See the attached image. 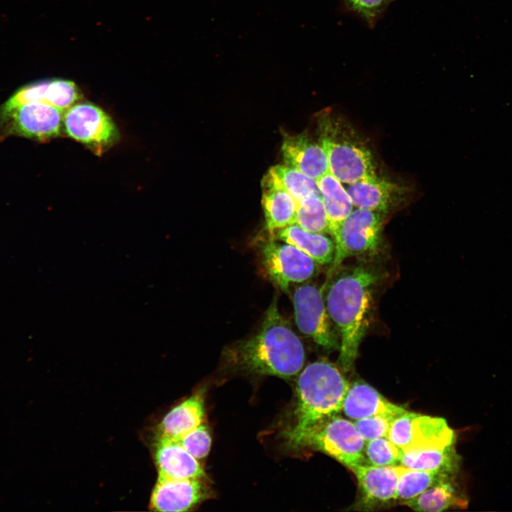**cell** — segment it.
I'll use <instances>...</instances> for the list:
<instances>
[{
  "instance_id": "obj_7",
  "label": "cell",
  "mask_w": 512,
  "mask_h": 512,
  "mask_svg": "<svg viewBox=\"0 0 512 512\" xmlns=\"http://www.w3.org/2000/svg\"><path fill=\"white\" fill-rule=\"evenodd\" d=\"M261 264L269 280L283 292L302 284L318 272L319 264L294 246L269 238L260 244Z\"/></svg>"
},
{
  "instance_id": "obj_29",
  "label": "cell",
  "mask_w": 512,
  "mask_h": 512,
  "mask_svg": "<svg viewBox=\"0 0 512 512\" xmlns=\"http://www.w3.org/2000/svg\"><path fill=\"white\" fill-rule=\"evenodd\" d=\"M197 459L206 457L211 445V437L206 425L201 424L177 440Z\"/></svg>"
},
{
  "instance_id": "obj_24",
  "label": "cell",
  "mask_w": 512,
  "mask_h": 512,
  "mask_svg": "<svg viewBox=\"0 0 512 512\" xmlns=\"http://www.w3.org/2000/svg\"><path fill=\"white\" fill-rule=\"evenodd\" d=\"M262 182V186L286 191L297 203L311 196H321L315 179L286 164L272 166Z\"/></svg>"
},
{
  "instance_id": "obj_31",
  "label": "cell",
  "mask_w": 512,
  "mask_h": 512,
  "mask_svg": "<svg viewBox=\"0 0 512 512\" xmlns=\"http://www.w3.org/2000/svg\"><path fill=\"white\" fill-rule=\"evenodd\" d=\"M393 0H344L346 6L373 25Z\"/></svg>"
},
{
  "instance_id": "obj_11",
  "label": "cell",
  "mask_w": 512,
  "mask_h": 512,
  "mask_svg": "<svg viewBox=\"0 0 512 512\" xmlns=\"http://www.w3.org/2000/svg\"><path fill=\"white\" fill-rule=\"evenodd\" d=\"M64 113L46 103L34 102L0 110V125L5 135L45 142L61 134Z\"/></svg>"
},
{
  "instance_id": "obj_26",
  "label": "cell",
  "mask_w": 512,
  "mask_h": 512,
  "mask_svg": "<svg viewBox=\"0 0 512 512\" xmlns=\"http://www.w3.org/2000/svg\"><path fill=\"white\" fill-rule=\"evenodd\" d=\"M295 224L314 233H329V223L321 196H311L297 203Z\"/></svg>"
},
{
  "instance_id": "obj_19",
  "label": "cell",
  "mask_w": 512,
  "mask_h": 512,
  "mask_svg": "<svg viewBox=\"0 0 512 512\" xmlns=\"http://www.w3.org/2000/svg\"><path fill=\"white\" fill-rule=\"evenodd\" d=\"M205 407L203 393L198 391L172 408L161 420L159 433L178 440L203 424Z\"/></svg>"
},
{
  "instance_id": "obj_25",
  "label": "cell",
  "mask_w": 512,
  "mask_h": 512,
  "mask_svg": "<svg viewBox=\"0 0 512 512\" xmlns=\"http://www.w3.org/2000/svg\"><path fill=\"white\" fill-rule=\"evenodd\" d=\"M454 476L437 471L407 468L400 476L398 483L396 501L403 504L435 484L454 477Z\"/></svg>"
},
{
  "instance_id": "obj_30",
  "label": "cell",
  "mask_w": 512,
  "mask_h": 512,
  "mask_svg": "<svg viewBox=\"0 0 512 512\" xmlns=\"http://www.w3.org/2000/svg\"><path fill=\"white\" fill-rule=\"evenodd\" d=\"M393 420L381 416H371L355 420L356 429L366 442L388 437Z\"/></svg>"
},
{
  "instance_id": "obj_5",
  "label": "cell",
  "mask_w": 512,
  "mask_h": 512,
  "mask_svg": "<svg viewBox=\"0 0 512 512\" xmlns=\"http://www.w3.org/2000/svg\"><path fill=\"white\" fill-rule=\"evenodd\" d=\"M385 215L355 208L332 235L335 255L330 273L350 257L376 255L383 245Z\"/></svg>"
},
{
  "instance_id": "obj_8",
  "label": "cell",
  "mask_w": 512,
  "mask_h": 512,
  "mask_svg": "<svg viewBox=\"0 0 512 512\" xmlns=\"http://www.w3.org/2000/svg\"><path fill=\"white\" fill-rule=\"evenodd\" d=\"M292 298L299 331L326 350L339 349V336L329 316L323 289L304 282L295 288Z\"/></svg>"
},
{
  "instance_id": "obj_9",
  "label": "cell",
  "mask_w": 512,
  "mask_h": 512,
  "mask_svg": "<svg viewBox=\"0 0 512 512\" xmlns=\"http://www.w3.org/2000/svg\"><path fill=\"white\" fill-rule=\"evenodd\" d=\"M63 129L69 137L100 155L114 145L119 133L111 117L90 102L75 104L63 114Z\"/></svg>"
},
{
  "instance_id": "obj_14",
  "label": "cell",
  "mask_w": 512,
  "mask_h": 512,
  "mask_svg": "<svg viewBox=\"0 0 512 512\" xmlns=\"http://www.w3.org/2000/svg\"><path fill=\"white\" fill-rule=\"evenodd\" d=\"M346 190L354 208L385 215L402 204L408 194L407 187L377 175L348 184Z\"/></svg>"
},
{
  "instance_id": "obj_13",
  "label": "cell",
  "mask_w": 512,
  "mask_h": 512,
  "mask_svg": "<svg viewBox=\"0 0 512 512\" xmlns=\"http://www.w3.org/2000/svg\"><path fill=\"white\" fill-rule=\"evenodd\" d=\"M406 469L402 465L376 466L361 464L352 468L351 470L357 479L361 491V506L370 509L396 501L398 483Z\"/></svg>"
},
{
  "instance_id": "obj_2",
  "label": "cell",
  "mask_w": 512,
  "mask_h": 512,
  "mask_svg": "<svg viewBox=\"0 0 512 512\" xmlns=\"http://www.w3.org/2000/svg\"><path fill=\"white\" fill-rule=\"evenodd\" d=\"M222 356L224 364L234 370L282 378L298 375L305 362L303 343L280 314L276 298L258 331L228 345Z\"/></svg>"
},
{
  "instance_id": "obj_27",
  "label": "cell",
  "mask_w": 512,
  "mask_h": 512,
  "mask_svg": "<svg viewBox=\"0 0 512 512\" xmlns=\"http://www.w3.org/2000/svg\"><path fill=\"white\" fill-rule=\"evenodd\" d=\"M365 464L376 466L400 465L401 449L388 437H380L366 442Z\"/></svg>"
},
{
  "instance_id": "obj_12",
  "label": "cell",
  "mask_w": 512,
  "mask_h": 512,
  "mask_svg": "<svg viewBox=\"0 0 512 512\" xmlns=\"http://www.w3.org/2000/svg\"><path fill=\"white\" fill-rule=\"evenodd\" d=\"M210 496L203 479H175L158 476L150 497L154 511H187Z\"/></svg>"
},
{
  "instance_id": "obj_21",
  "label": "cell",
  "mask_w": 512,
  "mask_h": 512,
  "mask_svg": "<svg viewBox=\"0 0 512 512\" xmlns=\"http://www.w3.org/2000/svg\"><path fill=\"white\" fill-rule=\"evenodd\" d=\"M325 207L329 234L336 231L354 208L351 198L342 183L330 172L316 180Z\"/></svg>"
},
{
  "instance_id": "obj_16",
  "label": "cell",
  "mask_w": 512,
  "mask_h": 512,
  "mask_svg": "<svg viewBox=\"0 0 512 512\" xmlns=\"http://www.w3.org/2000/svg\"><path fill=\"white\" fill-rule=\"evenodd\" d=\"M342 411L353 420L381 416L393 420L407 410L388 401L372 386L356 381L349 385Z\"/></svg>"
},
{
  "instance_id": "obj_18",
  "label": "cell",
  "mask_w": 512,
  "mask_h": 512,
  "mask_svg": "<svg viewBox=\"0 0 512 512\" xmlns=\"http://www.w3.org/2000/svg\"><path fill=\"white\" fill-rule=\"evenodd\" d=\"M270 238L294 246L319 265H331L334 261L335 242L326 233L307 231L293 224L274 231Z\"/></svg>"
},
{
  "instance_id": "obj_15",
  "label": "cell",
  "mask_w": 512,
  "mask_h": 512,
  "mask_svg": "<svg viewBox=\"0 0 512 512\" xmlns=\"http://www.w3.org/2000/svg\"><path fill=\"white\" fill-rule=\"evenodd\" d=\"M153 449L158 476L175 479L206 478L198 459L177 440L158 432Z\"/></svg>"
},
{
  "instance_id": "obj_10",
  "label": "cell",
  "mask_w": 512,
  "mask_h": 512,
  "mask_svg": "<svg viewBox=\"0 0 512 512\" xmlns=\"http://www.w3.org/2000/svg\"><path fill=\"white\" fill-rule=\"evenodd\" d=\"M388 439L401 451L439 447L455 443L446 420L406 411L390 424Z\"/></svg>"
},
{
  "instance_id": "obj_28",
  "label": "cell",
  "mask_w": 512,
  "mask_h": 512,
  "mask_svg": "<svg viewBox=\"0 0 512 512\" xmlns=\"http://www.w3.org/2000/svg\"><path fill=\"white\" fill-rule=\"evenodd\" d=\"M80 99V91L73 81L50 79L45 103L65 113Z\"/></svg>"
},
{
  "instance_id": "obj_17",
  "label": "cell",
  "mask_w": 512,
  "mask_h": 512,
  "mask_svg": "<svg viewBox=\"0 0 512 512\" xmlns=\"http://www.w3.org/2000/svg\"><path fill=\"white\" fill-rule=\"evenodd\" d=\"M281 150L286 165L316 181L329 172L324 148L320 143L312 141L306 135L285 136Z\"/></svg>"
},
{
  "instance_id": "obj_20",
  "label": "cell",
  "mask_w": 512,
  "mask_h": 512,
  "mask_svg": "<svg viewBox=\"0 0 512 512\" xmlns=\"http://www.w3.org/2000/svg\"><path fill=\"white\" fill-rule=\"evenodd\" d=\"M460 457L454 444L439 447L401 451L400 465L407 469L437 471L454 475L459 468Z\"/></svg>"
},
{
  "instance_id": "obj_23",
  "label": "cell",
  "mask_w": 512,
  "mask_h": 512,
  "mask_svg": "<svg viewBox=\"0 0 512 512\" xmlns=\"http://www.w3.org/2000/svg\"><path fill=\"white\" fill-rule=\"evenodd\" d=\"M454 478L441 481L403 505L415 511L439 512L450 507H466V498L459 492Z\"/></svg>"
},
{
  "instance_id": "obj_6",
  "label": "cell",
  "mask_w": 512,
  "mask_h": 512,
  "mask_svg": "<svg viewBox=\"0 0 512 512\" xmlns=\"http://www.w3.org/2000/svg\"><path fill=\"white\" fill-rule=\"evenodd\" d=\"M365 444L353 422L334 415L308 434L299 448L321 451L351 469L365 464Z\"/></svg>"
},
{
  "instance_id": "obj_1",
  "label": "cell",
  "mask_w": 512,
  "mask_h": 512,
  "mask_svg": "<svg viewBox=\"0 0 512 512\" xmlns=\"http://www.w3.org/2000/svg\"><path fill=\"white\" fill-rule=\"evenodd\" d=\"M382 272L370 265H356L339 270L329 281L324 302L340 340L338 363L344 371L352 370L360 345L370 324L375 290Z\"/></svg>"
},
{
  "instance_id": "obj_4",
  "label": "cell",
  "mask_w": 512,
  "mask_h": 512,
  "mask_svg": "<svg viewBox=\"0 0 512 512\" xmlns=\"http://www.w3.org/2000/svg\"><path fill=\"white\" fill-rule=\"evenodd\" d=\"M318 127L329 172L341 183L350 184L377 175L370 149L347 121L324 112Z\"/></svg>"
},
{
  "instance_id": "obj_22",
  "label": "cell",
  "mask_w": 512,
  "mask_h": 512,
  "mask_svg": "<svg viewBox=\"0 0 512 512\" xmlns=\"http://www.w3.org/2000/svg\"><path fill=\"white\" fill-rule=\"evenodd\" d=\"M262 188L265 229L270 236L277 230L295 224L297 202L279 187L262 186Z\"/></svg>"
},
{
  "instance_id": "obj_3",
  "label": "cell",
  "mask_w": 512,
  "mask_h": 512,
  "mask_svg": "<svg viewBox=\"0 0 512 512\" xmlns=\"http://www.w3.org/2000/svg\"><path fill=\"white\" fill-rule=\"evenodd\" d=\"M349 385L328 361H316L302 368L297 380L294 422L284 432L290 447L299 448L308 434L342 410Z\"/></svg>"
}]
</instances>
